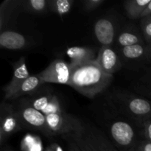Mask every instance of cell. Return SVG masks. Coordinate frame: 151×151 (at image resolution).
I'll list each match as a JSON object with an SVG mask.
<instances>
[{"instance_id":"cell-1","label":"cell","mask_w":151,"mask_h":151,"mask_svg":"<svg viewBox=\"0 0 151 151\" xmlns=\"http://www.w3.org/2000/svg\"><path fill=\"white\" fill-rule=\"evenodd\" d=\"M71 68L72 75L69 86L89 98L103 92L113 79V75L106 73L96 60L71 65Z\"/></svg>"},{"instance_id":"cell-2","label":"cell","mask_w":151,"mask_h":151,"mask_svg":"<svg viewBox=\"0 0 151 151\" xmlns=\"http://www.w3.org/2000/svg\"><path fill=\"white\" fill-rule=\"evenodd\" d=\"M69 135L81 151H118L100 130L82 121L76 131Z\"/></svg>"},{"instance_id":"cell-3","label":"cell","mask_w":151,"mask_h":151,"mask_svg":"<svg viewBox=\"0 0 151 151\" xmlns=\"http://www.w3.org/2000/svg\"><path fill=\"white\" fill-rule=\"evenodd\" d=\"M14 107L24 128L40 131L46 137H52L47 125L45 115L32 106L26 97L21 99Z\"/></svg>"},{"instance_id":"cell-4","label":"cell","mask_w":151,"mask_h":151,"mask_svg":"<svg viewBox=\"0 0 151 151\" xmlns=\"http://www.w3.org/2000/svg\"><path fill=\"white\" fill-rule=\"evenodd\" d=\"M116 98L121 109L134 119L145 120L151 117V101L132 95L119 94Z\"/></svg>"},{"instance_id":"cell-5","label":"cell","mask_w":151,"mask_h":151,"mask_svg":"<svg viewBox=\"0 0 151 151\" xmlns=\"http://www.w3.org/2000/svg\"><path fill=\"white\" fill-rule=\"evenodd\" d=\"M110 134L119 151H131L137 142L134 128L125 121L116 120L112 122Z\"/></svg>"},{"instance_id":"cell-6","label":"cell","mask_w":151,"mask_h":151,"mask_svg":"<svg viewBox=\"0 0 151 151\" xmlns=\"http://www.w3.org/2000/svg\"><path fill=\"white\" fill-rule=\"evenodd\" d=\"M23 128L14 106L3 102L0 109V142L1 145L7 137Z\"/></svg>"},{"instance_id":"cell-7","label":"cell","mask_w":151,"mask_h":151,"mask_svg":"<svg viewBox=\"0 0 151 151\" xmlns=\"http://www.w3.org/2000/svg\"><path fill=\"white\" fill-rule=\"evenodd\" d=\"M26 99L32 106L45 116L63 112L57 96L47 89L41 88L33 94L27 97Z\"/></svg>"},{"instance_id":"cell-8","label":"cell","mask_w":151,"mask_h":151,"mask_svg":"<svg viewBox=\"0 0 151 151\" xmlns=\"http://www.w3.org/2000/svg\"><path fill=\"white\" fill-rule=\"evenodd\" d=\"M47 125L52 136L68 135L76 131L81 121L66 112L46 116Z\"/></svg>"},{"instance_id":"cell-9","label":"cell","mask_w":151,"mask_h":151,"mask_svg":"<svg viewBox=\"0 0 151 151\" xmlns=\"http://www.w3.org/2000/svg\"><path fill=\"white\" fill-rule=\"evenodd\" d=\"M38 75L44 83H53L69 85L72 68L70 63L61 59H57Z\"/></svg>"},{"instance_id":"cell-10","label":"cell","mask_w":151,"mask_h":151,"mask_svg":"<svg viewBox=\"0 0 151 151\" xmlns=\"http://www.w3.org/2000/svg\"><path fill=\"white\" fill-rule=\"evenodd\" d=\"M29 76L25 58L22 57L13 64V73L11 81L3 88L4 91V100H10L18 88Z\"/></svg>"},{"instance_id":"cell-11","label":"cell","mask_w":151,"mask_h":151,"mask_svg":"<svg viewBox=\"0 0 151 151\" xmlns=\"http://www.w3.org/2000/svg\"><path fill=\"white\" fill-rule=\"evenodd\" d=\"M96 61L106 73L113 75L122 66L121 60L110 46H103L99 51Z\"/></svg>"},{"instance_id":"cell-12","label":"cell","mask_w":151,"mask_h":151,"mask_svg":"<svg viewBox=\"0 0 151 151\" xmlns=\"http://www.w3.org/2000/svg\"><path fill=\"white\" fill-rule=\"evenodd\" d=\"M94 32L97 41L103 46H110L113 43L115 29L114 24L109 19H99L94 24Z\"/></svg>"},{"instance_id":"cell-13","label":"cell","mask_w":151,"mask_h":151,"mask_svg":"<svg viewBox=\"0 0 151 151\" xmlns=\"http://www.w3.org/2000/svg\"><path fill=\"white\" fill-rule=\"evenodd\" d=\"M121 55L125 60L132 63L147 60L151 57V47L139 44L123 47L121 50Z\"/></svg>"},{"instance_id":"cell-14","label":"cell","mask_w":151,"mask_h":151,"mask_svg":"<svg viewBox=\"0 0 151 151\" xmlns=\"http://www.w3.org/2000/svg\"><path fill=\"white\" fill-rule=\"evenodd\" d=\"M44 84V81L38 76V74L35 75H30L18 88L16 92L13 94L10 100H16V99L20 98L22 97H25V96L29 97L38 91Z\"/></svg>"},{"instance_id":"cell-15","label":"cell","mask_w":151,"mask_h":151,"mask_svg":"<svg viewBox=\"0 0 151 151\" xmlns=\"http://www.w3.org/2000/svg\"><path fill=\"white\" fill-rule=\"evenodd\" d=\"M25 37L15 31H2L0 34V46L8 50H22L26 46Z\"/></svg>"},{"instance_id":"cell-16","label":"cell","mask_w":151,"mask_h":151,"mask_svg":"<svg viewBox=\"0 0 151 151\" xmlns=\"http://www.w3.org/2000/svg\"><path fill=\"white\" fill-rule=\"evenodd\" d=\"M66 55L71 60V65L80 64L95 60V52L92 49L84 47H72L67 49Z\"/></svg>"},{"instance_id":"cell-17","label":"cell","mask_w":151,"mask_h":151,"mask_svg":"<svg viewBox=\"0 0 151 151\" xmlns=\"http://www.w3.org/2000/svg\"><path fill=\"white\" fill-rule=\"evenodd\" d=\"M151 0H130L124 3V7L126 10L128 18L137 19L142 17L143 12Z\"/></svg>"},{"instance_id":"cell-18","label":"cell","mask_w":151,"mask_h":151,"mask_svg":"<svg viewBox=\"0 0 151 151\" xmlns=\"http://www.w3.org/2000/svg\"><path fill=\"white\" fill-rule=\"evenodd\" d=\"M73 0H49V9L60 16L67 14L71 10Z\"/></svg>"},{"instance_id":"cell-19","label":"cell","mask_w":151,"mask_h":151,"mask_svg":"<svg viewBox=\"0 0 151 151\" xmlns=\"http://www.w3.org/2000/svg\"><path fill=\"white\" fill-rule=\"evenodd\" d=\"M117 42L122 48L136 44H143L142 39L139 35L131 31H123L121 32L117 38Z\"/></svg>"},{"instance_id":"cell-20","label":"cell","mask_w":151,"mask_h":151,"mask_svg":"<svg viewBox=\"0 0 151 151\" xmlns=\"http://www.w3.org/2000/svg\"><path fill=\"white\" fill-rule=\"evenodd\" d=\"M23 7L28 13L41 14L47 13L49 9V4L47 0H29L24 2Z\"/></svg>"},{"instance_id":"cell-21","label":"cell","mask_w":151,"mask_h":151,"mask_svg":"<svg viewBox=\"0 0 151 151\" xmlns=\"http://www.w3.org/2000/svg\"><path fill=\"white\" fill-rule=\"evenodd\" d=\"M135 84L134 89L137 92L151 98V71L143 75Z\"/></svg>"},{"instance_id":"cell-22","label":"cell","mask_w":151,"mask_h":151,"mask_svg":"<svg viewBox=\"0 0 151 151\" xmlns=\"http://www.w3.org/2000/svg\"><path fill=\"white\" fill-rule=\"evenodd\" d=\"M22 148L24 151H42V144L38 137L27 134L22 139Z\"/></svg>"},{"instance_id":"cell-23","label":"cell","mask_w":151,"mask_h":151,"mask_svg":"<svg viewBox=\"0 0 151 151\" xmlns=\"http://www.w3.org/2000/svg\"><path fill=\"white\" fill-rule=\"evenodd\" d=\"M141 26L142 27V32L146 41L151 45V21L143 19Z\"/></svg>"},{"instance_id":"cell-24","label":"cell","mask_w":151,"mask_h":151,"mask_svg":"<svg viewBox=\"0 0 151 151\" xmlns=\"http://www.w3.org/2000/svg\"><path fill=\"white\" fill-rule=\"evenodd\" d=\"M131 151H151V142L146 139L137 141Z\"/></svg>"},{"instance_id":"cell-25","label":"cell","mask_w":151,"mask_h":151,"mask_svg":"<svg viewBox=\"0 0 151 151\" xmlns=\"http://www.w3.org/2000/svg\"><path fill=\"white\" fill-rule=\"evenodd\" d=\"M104 2V0H86L84 1V7L87 11H91L97 8Z\"/></svg>"},{"instance_id":"cell-26","label":"cell","mask_w":151,"mask_h":151,"mask_svg":"<svg viewBox=\"0 0 151 151\" xmlns=\"http://www.w3.org/2000/svg\"><path fill=\"white\" fill-rule=\"evenodd\" d=\"M63 139L66 141V145H67V151H81V149L78 146V145L75 143L73 139L68 134V135L62 136Z\"/></svg>"},{"instance_id":"cell-27","label":"cell","mask_w":151,"mask_h":151,"mask_svg":"<svg viewBox=\"0 0 151 151\" xmlns=\"http://www.w3.org/2000/svg\"><path fill=\"white\" fill-rule=\"evenodd\" d=\"M143 124L146 140L151 142V117L143 121Z\"/></svg>"},{"instance_id":"cell-28","label":"cell","mask_w":151,"mask_h":151,"mask_svg":"<svg viewBox=\"0 0 151 151\" xmlns=\"http://www.w3.org/2000/svg\"><path fill=\"white\" fill-rule=\"evenodd\" d=\"M151 16V1L148 4V5L147 6V7H146V9L145 10V11L143 12L141 18L142 19H144V18L147 17V16Z\"/></svg>"},{"instance_id":"cell-29","label":"cell","mask_w":151,"mask_h":151,"mask_svg":"<svg viewBox=\"0 0 151 151\" xmlns=\"http://www.w3.org/2000/svg\"><path fill=\"white\" fill-rule=\"evenodd\" d=\"M50 149L51 151H63V148L58 143H52L50 146H49Z\"/></svg>"},{"instance_id":"cell-30","label":"cell","mask_w":151,"mask_h":151,"mask_svg":"<svg viewBox=\"0 0 151 151\" xmlns=\"http://www.w3.org/2000/svg\"><path fill=\"white\" fill-rule=\"evenodd\" d=\"M143 19H145V20H147V21H151V16H147V17L144 18Z\"/></svg>"},{"instance_id":"cell-31","label":"cell","mask_w":151,"mask_h":151,"mask_svg":"<svg viewBox=\"0 0 151 151\" xmlns=\"http://www.w3.org/2000/svg\"><path fill=\"white\" fill-rule=\"evenodd\" d=\"M3 151H14V150H10V149H9V148H7V149H4V150Z\"/></svg>"},{"instance_id":"cell-32","label":"cell","mask_w":151,"mask_h":151,"mask_svg":"<svg viewBox=\"0 0 151 151\" xmlns=\"http://www.w3.org/2000/svg\"><path fill=\"white\" fill-rule=\"evenodd\" d=\"M44 151H51V150H50V147H47V149H46V150H44Z\"/></svg>"},{"instance_id":"cell-33","label":"cell","mask_w":151,"mask_h":151,"mask_svg":"<svg viewBox=\"0 0 151 151\" xmlns=\"http://www.w3.org/2000/svg\"><path fill=\"white\" fill-rule=\"evenodd\" d=\"M150 47H151V45H150Z\"/></svg>"}]
</instances>
